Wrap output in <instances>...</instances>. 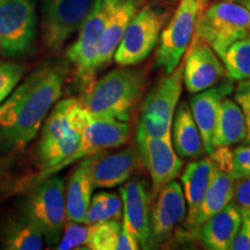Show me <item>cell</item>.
Here are the masks:
<instances>
[{
	"mask_svg": "<svg viewBox=\"0 0 250 250\" xmlns=\"http://www.w3.org/2000/svg\"><path fill=\"white\" fill-rule=\"evenodd\" d=\"M64 68L45 65L31 73L0 104V133L11 147L23 148L36 137L61 99Z\"/></svg>",
	"mask_w": 250,
	"mask_h": 250,
	"instance_id": "6da1fadb",
	"label": "cell"
},
{
	"mask_svg": "<svg viewBox=\"0 0 250 250\" xmlns=\"http://www.w3.org/2000/svg\"><path fill=\"white\" fill-rule=\"evenodd\" d=\"M93 120V115L80 100L65 99L58 102L45 118L42 136L37 146V158L42 173L35 182L62 170V165L73 155L79 146L81 134Z\"/></svg>",
	"mask_w": 250,
	"mask_h": 250,
	"instance_id": "7a4b0ae2",
	"label": "cell"
},
{
	"mask_svg": "<svg viewBox=\"0 0 250 250\" xmlns=\"http://www.w3.org/2000/svg\"><path fill=\"white\" fill-rule=\"evenodd\" d=\"M145 87L142 72L121 66L93 83L80 102L93 116L129 122Z\"/></svg>",
	"mask_w": 250,
	"mask_h": 250,
	"instance_id": "3957f363",
	"label": "cell"
},
{
	"mask_svg": "<svg viewBox=\"0 0 250 250\" xmlns=\"http://www.w3.org/2000/svg\"><path fill=\"white\" fill-rule=\"evenodd\" d=\"M250 36V12L240 2L219 1L208 6L197 20L192 40L204 41L220 59L236 41Z\"/></svg>",
	"mask_w": 250,
	"mask_h": 250,
	"instance_id": "277c9868",
	"label": "cell"
},
{
	"mask_svg": "<svg viewBox=\"0 0 250 250\" xmlns=\"http://www.w3.org/2000/svg\"><path fill=\"white\" fill-rule=\"evenodd\" d=\"M183 85V62L153 87L142 104L138 132L155 138L171 137V124Z\"/></svg>",
	"mask_w": 250,
	"mask_h": 250,
	"instance_id": "5b68a950",
	"label": "cell"
},
{
	"mask_svg": "<svg viewBox=\"0 0 250 250\" xmlns=\"http://www.w3.org/2000/svg\"><path fill=\"white\" fill-rule=\"evenodd\" d=\"M24 211L49 243H58L67 221L64 180L49 176L39 182L28 197Z\"/></svg>",
	"mask_w": 250,
	"mask_h": 250,
	"instance_id": "8992f818",
	"label": "cell"
},
{
	"mask_svg": "<svg viewBox=\"0 0 250 250\" xmlns=\"http://www.w3.org/2000/svg\"><path fill=\"white\" fill-rule=\"evenodd\" d=\"M118 0H94L86 20L79 30L76 42L66 51L68 62L73 64L77 76L85 89L94 83L95 58L100 37Z\"/></svg>",
	"mask_w": 250,
	"mask_h": 250,
	"instance_id": "52a82bcc",
	"label": "cell"
},
{
	"mask_svg": "<svg viewBox=\"0 0 250 250\" xmlns=\"http://www.w3.org/2000/svg\"><path fill=\"white\" fill-rule=\"evenodd\" d=\"M166 21V13L151 4L144 6L129 23L114 59L120 66H133L145 61L155 45Z\"/></svg>",
	"mask_w": 250,
	"mask_h": 250,
	"instance_id": "ba28073f",
	"label": "cell"
},
{
	"mask_svg": "<svg viewBox=\"0 0 250 250\" xmlns=\"http://www.w3.org/2000/svg\"><path fill=\"white\" fill-rule=\"evenodd\" d=\"M35 36L34 0H0V54L8 58L26 55Z\"/></svg>",
	"mask_w": 250,
	"mask_h": 250,
	"instance_id": "9c48e42d",
	"label": "cell"
},
{
	"mask_svg": "<svg viewBox=\"0 0 250 250\" xmlns=\"http://www.w3.org/2000/svg\"><path fill=\"white\" fill-rule=\"evenodd\" d=\"M198 20L197 0H181L173 18L162 30L156 64L169 74L181 64L195 35Z\"/></svg>",
	"mask_w": 250,
	"mask_h": 250,
	"instance_id": "30bf717a",
	"label": "cell"
},
{
	"mask_svg": "<svg viewBox=\"0 0 250 250\" xmlns=\"http://www.w3.org/2000/svg\"><path fill=\"white\" fill-rule=\"evenodd\" d=\"M94 0H45L42 39L46 48L58 51L80 30Z\"/></svg>",
	"mask_w": 250,
	"mask_h": 250,
	"instance_id": "8fae6325",
	"label": "cell"
},
{
	"mask_svg": "<svg viewBox=\"0 0 250 250\" xmlns=\"http://www.w3.org/2000/svg\"><path fill=\"white\" fill-rule=\"evenodd\" d=\"M137 146L140 161L148 170L154 193L179 176L183 162L175 151L171 137L155 138L137 133Z\"/></svg>",
	"mask_w": 250,
	"mask_h": 250,
	"instance_id": "7c38bea8",
	"label": "cell"
},
{
	"mask_svg": "<svg viewBox=\"0 0 250 250\" xmlns=\"http://www.w3.org/2000/svg\"><path fill=\"white\" fill-rule=\"evenodd\" d=\"M232 153L233 149L230 146H226L215 148L210 154L214 166L213 175L199 206L192 228H199L232 202L235 181L232 175Z\"/></svg>",
	"mask_w": 250,
	"mask_h": 250,
	"instance_id": "4fadbf2b",
	"label": "cell"
},
{
	"mask_svg": "<svg viewBox=\"0 0 250 250\" xmlns=\"http://www.w3.org/2000/svg\"><path fill=\"white\" fill-rule=\"evenodd\" d=\"M130 136L131 127L127 122L93 116L81 134L77 151L62 165V169L87 156L123 146L129 142Z\"/></svg>",
	"mask_w": 250,
	"mask_h": 250,
	"instance_id": "5bb4252c",
	"label": "cell"
},
{
	"mask_svg": "<svg viewBox=\"0 0 250 250\" xmlns=\"http://www.w3.org/2000/svg\"><path fill=\"white\" fill-rule=\"evenodd\" d=\"M183 62V83L195 94L211 88L226 76L221 59L204 41L192 40Z\"/></svg>",
	"mask_w": 250,
	"mask_h": 250,
	"instance_id": "9a60e30c",
	"label": "cell"
},
{
	"mask_svg": "<svg viewBox=\"0 0 250 250\" xmlns=\"http://www.w3.org/2000/svg\"><path fill=\"white\" fill-rule=\"evenodd\" d=\"M123 203V224L136 237L139 246L146 248L151 239V196L147 184L140 180H127L121 188Z\"/></svg>",
	"mask_w": 250,
	"mask_h": 250,
	"instance_id": "2e32d148",
	"label": "cell"
},
{
	"mask_svg": "<svg viewBox=\"0 0 250 250\" xmlns=\"http://www.w3.org/2000/svg\"><path fill=\"white\" fill-rule=\"evenodd\" d=\"M187 217V202L182 186L170 181L158 192L151 213V241L159 243L168 239L175 227Z\"/></svg>",
	"mask_w": 250,
	"mask_h": 250,
	"instance_id": "e0dca14e",
	"label": "cell"
},
{
	"mask_svg": "<svg viewBox=\"0 0 250 250\" xmlns=\"http://www.w3.org/2000/svg\"><path fill=\"white\" fill-rule=\"evenodd\" d=\"M233 83L228 80L211 88L195 93V95L190 99V110L201 132L204 151L208 154L213 152L212 139L217 123L219 105L225 98L233 93Z\"/></svg>",
	"mask_w": 250,
	"mask_h": 250,
	"instance_id": "ac0fdd59",
	"label": "cell"
},
{
	"mask_svg": "<svg viewBox=\"0 0 250 250\" xmlns=\"http://www.w3.org/2000/svg\"><path fill=\"white\" fill-rule=\"evenodd\" d=\"M144 1L145 0H118L100 37L95 58L96 71L110 64L125 29L142 8Z\"/></svg>",
	"mask_w": 250,
	"mask_h": 250,
	"instance_id": "d6986e66",
	"label": "cell"
},
{
	"mask_svg": "<svg viewBox=\"0 0 250 250\" xmlns=\"http://www.w3.org/2000/svg\"><path fill=\"white\" fill-rule=\"evenodd\" d=\"M139 161V154L134 147H127L111 154L102 152L93 165L94 188L111 189L124 184L137 170Z\"/></svg>",
	"mask_w": 250,
	"mask_h": 250,
	"instance_id": "ffe728a7",
	"label": "cell"
},
{
	"mask_svg": "<svg viewBox=\"0 0 250 250\" xmlns=\"http://www.w3.org/2000/svg\"><path fill=\"white\" fill-rule=\"evenodd\" d=\"M101 153L87 156L72 171L65 188L66 220L83 223L93 197L94 188L92 169L93 165Z\"/></svg>",
	"mask_w": 250,
	"mask_h": 250,
	"instance_id": "44dd1931",
	"label": "cell"
},
{
	"mask_svg": "<svg viewBox=\"0 0 250 250\" xmlns=\"http://www.w3.org/2000/svg\"><path fill=\"white\" fill-rule=\"evenodd\" d=\"M241 225V214L233 202L202 225L201 237L206 249L229 250Z\"/></svg>",
	"mask_w": 250,
	"mask_h": 250,
	"instance_id": "7402d4cb",
	"label": "cell"
},
{
	"mask_svg": "<svg viewBox=\"0 0 250 250\" xmlns=\"http://www.w3.org/2000/svg\"><path fill=\"white\" fill-rule=\"evenodd\" d=\"M213 170V162L208 156V158H204L188 165L181 177L183 193L187 202L186 218L190 227H192L196 215L198 213L206 189L211 182Z\"/></svg>",
	"mask_w": 250,
	"mask_h": 250,
	"instance_id": "603a6c76",
	"label": "cell"
},
{
	"mask_svg": "<svg viewBox=\"0 0 250 250\" xmlns=\"http://www.w3.org/2000/svg\"><path fill=\"white\" fill-rule=\"evenodd\" d=\"M247 123L239 104L232 99L225 98L219 105L217 123L212 139L213 151L218 147L233 146L245 142Z\"/></svg>",
	"mask_w": 250,
	"mask_h": 250,
	"instance_id": "cb8c5ba5",
	"label": "cell"
},
{
	"mask_svg": "<svg viewBox=\"0 0 250 250\" xmlns=\"http://www.w3.org/2000/svg\"><path fill=\"white\" fill-rule=\"evenodd\" d=\"M173 145L181 158L192 159L204 151L201 132L193 120L190 107L186 102L180 103L173 118Z\"/></svg>",
	"mask_w": 250,
	"mask_h": 250,
	"instance_id": "d4e9b609",
	"label": "cell"
},
{
	"mask_svg": "<svg viewBox=\"0 0 250 250\" xmlns=\"http://www.w3.org/2000/svg\"><path fill=\"white\" fill-rule=\"evenodd\" d=\"M2 245L9 250H41L44 236L27 217L9 219L1 234Z\"/></svg>",
	"mask_w": 250,
	"mask_h": 250,
	"instance_id": "484cf974",
	"label": "cell"
},
{
	"mask_svg": "<svg viewBox=\"0 0 250 250\" xmlns=\"http://www.w3.org/2000/svg\"><path fill=\"white\" fill-rule=\"evenodd\" d=\"M230 81L250 79V36L234 42L221 59Z\"/></svg>",
	"mask_w": 250,
	"mask_h": 250,
	"instance_id": "4316f807",
	"label": "cell"
},
{
	"mask_svg": "<svg viewBox=\"0 0 250 250\" xmlns=\"http://www.w3.org/2000/svg\"><path fill=\"white\" fill-rule=\"evenodd\" d=\"M122 213L123 203L121 197L114 192L101 191L92 197L83 223L94 225L108 220H120Z\"/></svg>",
	"mask_w": 250,
	"mask_h": 250,
	"instance_id": "83f0119b",
	"label": "cell"
},
{
	"mask_svg": "<svg viewBox=\"0 0 250 250\" xmlns=\"http://www.w3.org/2000/svg\"><path fill=\"white\" fill-rule=\"evenodd\" d=\"M122 224L118 220H108L90 225L86 248L90 250H117Z\"/></svg>",
	"mask_w": 250,
	"mask_h": 250,
	"instance_id": "f1b7e54d",
	"label": "cell"
},
{
	"mask_svg": "<svg viewBox=\"0 0 250 250\" xmlns=\"http://www.w3.org/2000/svg\"><path fill=\"white\" fill-rule=\"evenodd\" d=\"M27 71L20 62L0 61V104L8 98Z\"/></svg>",
	"mask_w": 250,
	"mask_h": 250,
	"instance_id": "f546056e",
	"label": "cell"
},
{
	"mask_svg": "<svg viewBox=\"0 0 250 250\" xmlns=\"http://www.w3.org/2000/svg\"><path fill=\"white\" fill-rule=\"evenodd\" d=\"M90 232V225L85 223H73L68 221L65 224L62 237L57 243L58 250H71L86 246Z\"/></svg>",
	"mask_w": 250,
	"mask_h": 250,
	"instance_id": "4dcf8cb0",
	"label": "cell"
},
{
	"mask_svg": "<svg viewBox=\"0 0 250 250\" xmlns=\"http://www.w3.org/2000/svg\"><path fill=\"white\" fill-rule=\"evenodd\" d=\"M232 175L234 180L250 175V144H245L233 149Z\"/></svg>",
	"mask_w": 250,
	"mask_h": 250,
	"instance_id": "1f68e13d",
	"label": "cell"
},
{
	"mask_svg": "<svg viewBox=\"0 0 250 250\" xmlns=\"http://www.w3.org/2000/svg\"><path fill=\"white\" fill-rule=\"evenodd\" d=\"M234 101H235L245 115L247 123V136L245 144H250V79L240 81L234 88Z\"/></svg>",
	"mask_w": 250,
	"mask_h": 250,
	"instance_id": "d6a6232c",
	"label": "cell"
},
{
	"mask_svg": "<svg viewBox=\"0 0 250 250\" xmlns=\"http://www.w3.org/2000/svg\"><path fill=\"white\" fill-rule=\"evenodd\" d=\"M232 202L240 214L250 210V175L234 181V195Z\"/></svg>",
	"mask_w": 250,
	"mask_h": 250,
	"instance_id": "836d02e7",
	"label": "cell"
},
{
	"mask_svg": "<svg viewBox=\"0 0 250 250\" xmlns=\"http://www.w3.org/2000/svg\"><path fill=\"white\" fill-rule=\"evenodd\" d=\"M230 249L250 250V210L241 214V225Z\"/></svg>",
	"mask_w": 250,
	"mask_h": 250,
	"instance_id": "e575fe53",
	"label": "cell"
},
{
	"mask_svg": "<svg viewBox=\"0 0 250 250\" xmlns=\"http://www.w3.org/2000/svg\"><path fill=\"white\" fill-rule=\"evenodd\" d=\"M139 249V243L129 229L122 224V230L118 239L117 250H137Z\"/></svg>",
	"mask_w": 250,
	"mask_h": 250,
	"instance_id": "d590c367",
	"label": "cell"
},
{
	"mask_svg": "<svg viewBox=\"0 0 250 250\" xmlns=\"http://www.w3.org/2000/svg\"><path fill=\"white\" fill-rule=\"evenodd\" d=\"M239 2L245 6V7L250 12V0H239Z\"/></svg>",
	"mask_w": 250,
	"mask_h": 250,
	"instance_id": "8d00e7d4",
	"label": "cell"
}]
</instances>
